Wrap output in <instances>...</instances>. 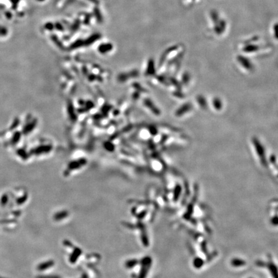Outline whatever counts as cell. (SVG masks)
I'll list each match as a JSON object with an SVG mask.
<instances>
[{
    "label": "cell",
    "instance_id": "2",
    "mask_svg": "<svg viewBox=\"0 0 278 278\" xmlns=\"http://www.w3.org/2000/svg\"><path fill=\"white\" fill-rule=\"evenodd\" d=\"M238 62L240 64V65L243 67L245 70H252V65L251 63V61H250L248 59L244 58L243 56H239V58H238Z\"/></svg>",
    "mask_w": 278,
    "mask_h": 278
},
{
    "label": "cell",
    "instance_id": "4",
    "mask_svg": "<svg viewBox=\"0 0 278 278\" xmlns=\"http://www.w3.org/2000/svg\"><path fill=\"white\" fill-rule=\"evenodd\" d=\"M0 278H3V277H0Z\"/></svg>",
    "mask_w": 278,
    "mask_h": 278
},
{
    "label": "cell",
    "instance_id": "1",
    "mask_svg": "<svg viewBox=\"0 0 278 278\" xmlns=\"http://www.w3.org/2000/svg\"><path fill=\"white\" fill-rule=\"evenodd\" d=\"M252 143L254 145V151H255L257 155L259 156V158L260 159V161L262 163H265V149H264L263 146L261 142L259 141L258 139L256 138H253L252 139Z\"/></svg>",
    "mask_w": 278,
    "mask_h": 278
},
{
    "label": "cell",
    "instance_id": "3",
    "mask_svg": "<svg viewBox=\"0 0 278 278\" xmlns=\"http://www.w3.org/2000/svg\"><path fill=\"white\" fill-rule=\"evenodd\" d=\"M7 201H8V196L7 195H3L2 198V200H1V204L2 206L5 205H6V204L7 203Z\"/></svg>",
    "mask_w": 278,
    "mask_h": 278
}]
</instances>
